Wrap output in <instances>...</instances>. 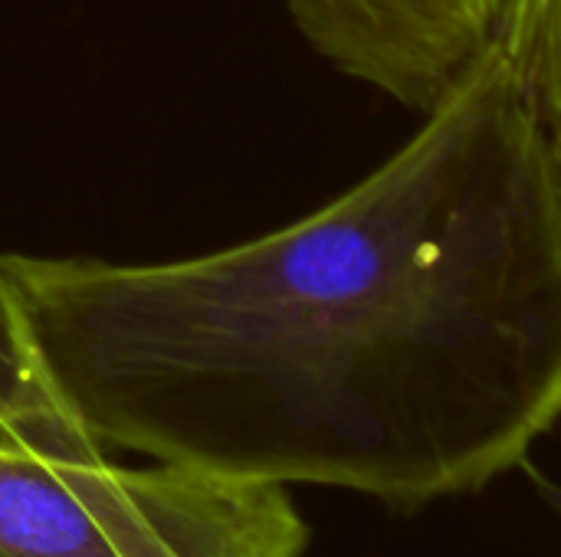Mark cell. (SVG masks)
<instances>
[{"instance_id": "obj_1", "label": "cell", "mask_w": 561, "mask_h": 557, "mask_svg": "<svg viewBox=\"0 0 561 557\" xmlns=\"http://www.w3.org/2000/svg\"><path fill=\"white\" fill-rule=\"evenodd\" d=\"M375 171L204 256L3 253L39 381L102 446L414 509L561 420V167L506 43Z\"/></svg>"}, {"instance_id": "obj_2", "label": "cell", "mask_w": 561, "mask_h": 557, "mask_svg": "<svg viewBox=\"0 0 561 557\" xmlns=\"http://www.w3.org/2000/svg\"><path fill=\"white\" fill-rule=\"evenodd\" d=\"M76 483L122 557H302L309 525L286 486L154 463L125 469L102 446L76 460Z\"/></svg>"}, {"instance_id": "obj_3", "label": "cell", "mask_w": 561, "mask_h": 557, "mask_svg": "<svg viewBox=\"0 0 561 557\" xmlns=\"http://www.w3.org/2000/svg\"><path fill=\"white\" fill-rule=\"evenodd\" d=\"M342 76L427 115L503 39L513 0H283Z\"/></svg>"}, {"instance_id": "obj_4", "label": "cell", "mask_w": 561, "mask_h": 557, "mask_svg": "<svg viewBox=\"0 0 561 557\" xmlns=\"http://www.w3.org/2000/svg\"><path fill=\"white\" fill-rule=\"evenodd\" d=\"M92 446L82 427L46 440L0 433V557H122L76 483Z\"/></svg>"}, {"instance_id": "obj_5", "label": "cell", "mask_w": 561, "mask_h": 557, "mask_svg": "<svg viewBox=\"0 0 561 557\" xmlns=\"http://www.w3.org/2000/svg\"><path fill=\"white\" fill-rule=\"evenodd\" d=\"M72 427L76 420L56 404V397L36 374L0 253V433L43 440L59 437Z\"/></svg>"}, {"instance_id": "obj_6", "label": "cell", "mask_w": 561, "mask_h": 557, "mask_svg": "<svg viewBox=\"0 0 561 557\" xmlns=\"http://www.w3.org/2000/svg\"><path fill=\"white\" fill-rule=\"evenodd\" d=\"M503 43L526 79L561 167V0H513Z\"/></svg>"}]
</instances>
